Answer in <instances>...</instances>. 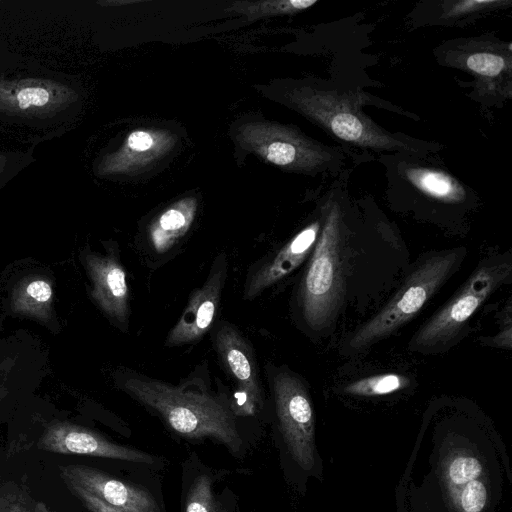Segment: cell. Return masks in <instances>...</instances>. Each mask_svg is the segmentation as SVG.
<instances>
[{
	"mask_svg": "<svg viewBox=\"0 0 512 512\" xmlns=\"http://www.w3.org/2000/svg\"><path fill=\"white\" fill-rule=\"evenodd\" d=\"M77 76L11 48L0 39V139L33 147L68 133L79 120Z\"/></svg>",
	"mask_w": 512,
	"mask_h": 512,
	"instance_id": "cell-1",
	"label": "cell"
},
{
	"mask_svg": "<svg viewBox=\"0 0 512 512\" xmlns=\"http://www.w3.org/2000/svg\"><path fill=\"white\" fill-rule=\"evenodd\" d=\"M124 389L157 412L177 434L188 439L212 438L238 453L242 440L231 410L213 397L142 377L129 378Z\"/></svg>",
	"mask_w": 512,
	"mask_h": 512,
	"instance_id": "cell-2",
	"label": "cell"
},
{
	"mask_svg": "<svg viewBox=\"0 0 512 512\" xmlns=\"http://www.w3.org/2000/svg\"><path fill=\"white\" fill-rule=\"evenodd\" d=\"M461 254L459 250L446 251L420 264L392 300L355 332L349 347L361 349L371 345L414 318L451 275Z\"/></svg>",
	"mask_w": 512,
	"mask_h": 512,
	"instance_id": "cell-3",
	"label": "cell"
},
{
	"mask_svg": "<svg viewBox=\"0 0 512 512\" xmlns=\"http://www.w3.org/2000/svg\"><path fill=\"white\" fill-rule=\"evenodd\" d=\"M340 292V212L332 206L326 212L302 284L303 315L311 328L319 330L328 325Z\"/></svg>",
	"mask_w": 512,
	"mask_h": 512,
	"instance_id": "cell-4",
	"label": "cell"
},
{
	"mask_svg": "<svg viewBox=\"0 0 512 512\" xmlns=\"http://www.w3.org/2000/svg\"><path fill=\"white\" fill-rule=\"evenodd\" d=\"M300 103L312 120L343 141L374 150L407 149L363 114L356 96L311 90L301 97Z\"/></svg>",
	"mask_w": 512,
	"mask_h": 512,
	"instance_id": "cell-5",
	"label": "cell"
},
{
	"mask_svg": "<svg viewBox=\"0 0 512 512\" xmlns=\"http://www.w3.org/2000/svg\"><path fill=\"white\" fill-rule=\"evenodd\" d=\"M511 262L487 263L413 337L411 346L426 349L454 337L482 303L511 275Z\"/></svg>",
	"mask_w": 512,
	"mask_h": 512,
	"instance_id": "cell-6",
	"label": "cell"
},
{
	"mask_svg": "<svg viewBox=\"0 0 512 512\" xmlns=\"http://www.w3.org/2000/svg\"><path fill=\"white\" fill-rule=\"evenodd\" d=\"M273 391L280 429L288 449L304 470L315 462L314 414L309 395L302 382L287 372L278 373Z\"/></svg>",
	"mask_w": 512,
	"mask_h": 512,
	"instance_id": "cell-7",
	"label": "cell"
},
{
	"mask_svg": "<svg viewBox=\"0 0 512 512\" xmlns=\"http://www.w3.org/2000/svg\"><path fill=\"white\" fill-rule=\"evenodd\" d=\"M218 356L228 374L237 384L231 404L232 414L253 415L262 405V388L252 349L239 331L229 323L223 324L215 336Z\"/></svg>",
	"mask_w": 512,
	"mask_h": 512,
	"instance_id": "cell-8",
	"label": "cell"
},
{
	"mask_svg": "<svg viewBox=\"0 0 512 512\" xmlns=\"http://www.w3.org/2000/svg\"><path fill=\"white\" fill-rule=\"evenodd\" d=\"M39 448L49 452L110 458L152 464V455L110 442L99 434L72 425L51 427L40 439Z\"/></svg>",
	"mask_w": 512,
	"mask_h": 512,
	"instance_id": "cell-9",
	"label": "cell"
},
{
	"mask_svg": "<svg viewBox=\"0 0 512 512\" xmlns=\"http://www.w3.org/2000/svg\"><path fill=\"white\" fill-rule=\"evenodd\" d=\"M66 482L74 483L122 512H160L152 495L137 486L115 479L94 468L61 467Z\"/></svg>",
	"mask_w": 512,
	"mask_h": 512,
	"instance_id": "cell-10",
	"label": "cell"
},
{
	"mask_svg": "<svg viewBox=\"0 0 512 512\" xmlns=\"http://www.w3.org/2000/svg\"><path fill=\"white\" fill-rule=\"evenodd\" d=\"M226 274L225 259L217 260L207 281L193 291L180 319L168 334L166 345L178 346L199 340L217 314Z\"/></svg>",
	"mask_w": 512,
	"mask_h": 512,
	"instance_id": "cell-11",
	"label": "cell"
},
{
	"mask_svg": "<svg viewBox=\"0 0 512 512\" xmlns=\"http://www.w3.org/2000/svg\"><path fill=\"white\" fill-rule=\"evenodd\" d=\"M320 224L314 222L299 232L275 257L263 263L250 277L246 297L253 298L295 270L315 246Z\"/></svg>",
	"mask_w": 512,
	"mask_h": 512,
	"instance_id": "cell-12",
	"label": "cell"
},
{
	"mask_svg": "<svg viewBox=\"0 0 512 512\" xmlns=\"http://www.w3.org/2000/svg\"><path fill=\"white\" fill-rule=\"evenodd\" d=\"M92 273L100 304L107 313L124 322L128 315L129 296L124 269L113 258L95 259Z\"/></svg>",
	"mask_w": 512,
	"mask_h": 512,
	"instance_id": "cell-13",
	"label": "cell"
},
{
	"mask_svg": "<svg viewBox=\"0 0 512 512\" xmlns=\"http://www.w3.org/2000/svg\"><path fill=\"white\" fill-rule=\"evenodd\" d=\"M457 66L476 75L483 81H495L510 75V53L503 48H497L489 43H479L467 49L459 56Z\"/></svg>",
	"mask_w": 512,
	"mask_h": 512,
	"instance_id": "cell-14",
	"label": "cell"
},
{
	"mask_svg": "<svg viewBox=\"0 0 512 512\" xmlns=\"http://www.w3.org/2000/svg\"><path fill=\"white\" fill-rule=\"evenodd\" d=\"M405 174L418 190L434 199L455 203L465 197L462 185L441 170L413 167L406 169Z\"/></svg>",
	"mask_w": 512,
	"mask_h": 512,
	"instance_id": "cell-15",
	"label": "cell"
},
{
	"mask_svg": "<svg viewBox=\"0 0 512 512\" xmlns=\"http://www.w3.org/2000/svg\"><path fill=\"white\" fill-rule=\"evenodd\" d=\"M192 219L191 211L171 208L164 212L150 229V242L158 253L167 252L186 232Z\"/></svg>",
	"mask_w": 512,
	"mask_h": 512,
	"instance_id": "cell-16",
	"label": "cell"
},
{
	"mask_svg": "<svg viewBox=\"0 0 512 512\" xmlns=\"http://www.w3.org/2000/svg\"><path fill=\"white\" fill-rule=\"evenodd\" d=\"M34 150L0 139V190L36 161Z\"/></svg>",
	"mask_w": 512,
	"mask_h": 512,
	"instance_id": "cell-17",
	"label": "cell"
},
{
	"mask_svg": "<svg viewBox=\"0 0 512 512\" xmlns=\"http://www.w3.org/2000/svg\"><path fill=\"white\" fill-rule=\"evenodd\" d=\"M409 380L399 374L386 373L358 379L344 387V391L356 396H381L407 387Z\"/></svg>",
	"mask_w": 512,
	"mask_h": 512,
	"instance_id": "cell-18",
	"label": "cell"
},
{
	"mask_svg": "<svg viewBox=\"0 0 512 512\" xmlns=\"http://www.w3.org/2000/svg\"><path fill=\"white\" fill-rule=\"evenodd\" d=\"M218 508L210 477L198 476L190 486L184 512H218Z\"/></svg>",
	"mask_w": 512,
	"mask_h": 512,
	"instance_id": "cell-19",
	"label": "cell"
},
{
	"mask_svg": "<svg viewBox=\"0 0 512 512\" xmlns=\"http://www.w3.org/2000/svg\"><path fill=\"white\" fill-rule=\"evenodd\" d=\"M482 464L472 455L461 454L453 457L446 466L445 476L450 487L463 486L482 474Z\"/></svg>",
	"mask_w": 512,
	"mask_h": 512,
	"instance_id": "cell-20",
	"label": "cell"
},
{
	"mask_svg": "<svg viewBox=\"0 0 512 512\" xmlns=\"http://www.w3.org/2000/svg\"><path fill=\"white\" fill-rule=\"evenodd\" d=\"M487 495V488L482 481H469L458 494V506L462 512H482L487 503Z\"/></svg>",
	"mask_w": 512,
	"mask_h": 512,
	"instance_id": "cell-21",
	"label": "cell"
},
{
	"mask_svg": "<svg viewBox=\"0 0 512 512\" xmlns=\"http://www.w3.org/2000/svg\"><path fill=\"white\" fill-rule=\"evenodd\" d=\"M504 4L505 2L497 0L452 1L447 3V7H444L443 16L452 19L461 18L484 12L488 9H495L497 6H503Z\"/></svg>",
	"mask_w": 512,
	"mask_h": 512,
	"instance_id": "cell-22",
	"label": "cell"
},
{
	"mask_svg": "<svg viewBox=\"0 0 512 512\" xmlns=\"http://www.w3.org/2000/svg\"><path fill=\"white\" fill-rule=\"evenodd\" d=\"M66 483L68 487L71 489V491L83 502V504L91 512H122L103 502L102 500L92 495L82 487L71 482Z\"/></svg>",
	"mask_w": 512,
	"mask_h": 512,
	"instance_id": "cell-23",
	"label": "cell"
},
{
	"mask_svg": "<svg viewBox=\"0 0 512 512\" xmlns=\"http://www.w3.org/2000/svg\"><path fill=\"white\" fill-rule=\"evenodd\" d=\"M26 291L29 296L40 302L49 300L52 293L50 285L47 282L41 280L31 282L27 286Z\"/></svg>",
	"mask_w": 512,
	"mask_h": 512,
	"instance_id": "cell-24",
	"label": "cell"
},
{
	"mask_svg": "<svg viewBox=\"0 0 512 512\" xmlns=\"http://www.w3.org/2000/svg\"><path fill=\"white\" fill-rule=\"evenodd\" d=\"M128 144L131 148L135 150L144 151L151 146L152 139L149 134L141 131H136L129 136Z\"/></svg>",
	"mask_w": 512,
	"mask_h": 512,
	"instance_id": "cell-25",
	"label": "cell"
},
{
	"mask_svg": "<svg viewBox=\"0 0 512 512\" xmlns=\"http://www.w3.org/2000/svg\"><path fill=\"white\" fill-rule=\"evenodd\" d=\"M218 512H226V511L223 508H220V506H219Z\"/></svg>",
	"mask_w": 512,
	"mask_h": 512,
	"instance_id": "cell-26",
	"label": "cell"
}]
</instances>
